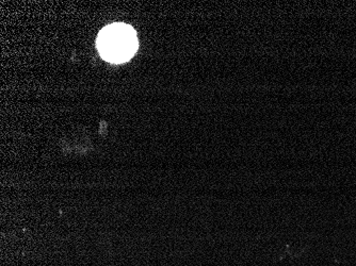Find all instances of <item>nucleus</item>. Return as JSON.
<instances>
[{
	"label": "nucleus",
	"mask_w": 356,
	"mask_h": 266,
	"mask_svg": "<svg viewBox=\"0 0 356 266\" xmlns=\"http://www.w3.org/2000/svg\"><path fill=\"white\" fill-rule=\"evenodd\" d=\"M96 46L106 61L122 63L131 59L137 51V35L131 26L112 24L99 32Z\"/></svg>",
	"instance_id": "f257e3e1"
}]
</instances>
